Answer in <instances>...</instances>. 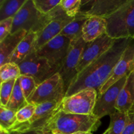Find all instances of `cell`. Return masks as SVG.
Segmentation results:
<instances>
[{
  "label": "cell",
  "instance_id": "cell-1",
  "mask_svg": "<svg viewBox=\"0 0 134 134\" xmlns=\"http://www.w3.org/2000/svg\"><path fill=\"white\" fill-rule=\"evenodd\" d=\"M133 39H116L108 51L77 75L68 88L65 97L70 96L85 89H95L98 93L112 74L115 65Z\"/></svg>",
  "mask_w": 134,
  "mask_h": 134
},
{
  "label": "cell",
  "instance_id": "cell-2",
  "mask_svg": "<svg viewBox=\"0 0 134 134\" xmlns=\"http://www.w3.org/2000/svg\"><path fill=\"white\" fill-rule=\"evenodd\" d=\"M101 125L100 119L94 115H77L57 111L47 120L42 131L54 133L73 134L79 132H94Z\"/></svg>",
  "mask_w": 134,
  "mask_h": 134
},
{
  "label": "cell",
  "instance_id": "cell-3",
  "mask_svg": "<svg viewBox=\"0 0 134 134\" xmlns=\"http://www.w3.org/2000/svg\"><path fill=\"white\" fill-rule=\"evenodd\" d=\"M105 19L106 34L110 37L134 39V0H127L117 11Z\"/></svg>",
  "mask_w": 134,
  "mask_h": 134
},
{
  "label": "cell",
  "instance_id": "cell-4",
  "mask_svg": "<svg viewBox=\"0 0 134 134\" xmlns=\"http://www.w3.org/2000/svg\"><path fill=\"white\" fill-rule=\"evenodd\" d=\"M51 11L47 14L41 13L35 8L34 0H27L13 18L11 34L19 30H26L39 34L52 20Z\"/></svg>",
  "mask_w": 134,
  "mask_h": 134
},
{
  "label": "cell",
  "instance_id": "cell-5",
  "mask_svg": "<svg viewBox=\"0 0 134 134\" xmlns=\"http://www.w3.org/2000/svg\"><path fill=\"white\" fill-rule=\"evenodd\" d=\"M65 93L64 81L59 73H57L38 85L27 99V102L36 105L46 102H62Z\"/></svg>",
  "mask_w": 134,
  "mask_h": 134
},
{
  "label": "cell",
  "instance_id": "cell-6",
  "mask_svg": "<svg viewBox=\"0 0 134 134\" xmlns=\"http://www.w3.org/2000/svg\"><path fill=\"white\" fill-rule=\"evenodd\" d=\"M95 89H85L63 99L59 109L65 113L93 115L98 99Z\"/></svg>",
  "mask_w": 134,
  "mask_h": 134
},
{
  "label": "cell",
  "instance_id": "cell-7",
  "mask_svg": "<svg viewBox=\"0 0 134 134\" xmlns=\"http://www.w3.org/2000/svg\"><path fill=\"white\" fill-rule=\"evenodd\" d=\"M70 44V39L58 35L35 51V53L47 60L53 69L58 73L69 52Z\"/></svg>",
  "mask_w": 134,
  "mask_h": 134
},
{
  "label": "cell",
  "instance_id": "cell-8",
  "mask_svg": "<svg viewBox=\"0 0 134 134\" xmlns=\"http://www.w3.org/2000/svg\"><path fill=\"white\" fill-rule=\"evenodd\" d=\"M51 13L52 14V20L37 34L33 51H37L55 37L60 35L65 26L74 19V18L69 17L65 14L60 5L51 10Z\"/></svg>",
  "mask_w": 134,
  "mask_h": 134
},
{
  "label": "cell",
  "instance_id": "cell-9",
  "mask_svg": "<svg viewBox=\"0 0 134 134\" xmlns=\"http://www.w3.org/2000/svg\"><path fill=\"white\" fill-rule=\"evenodd\" d=\"M18 65L21 75L33 77L37 85L57 73L47 60L37 56L35 51L31 52Z\"/></svg>",
  "mask_w": 134,
  "mask_h": 134
},
{
  "label": "cell",
  "instance_id": "cell-10",
  "mask_svg": "<svg viewBox=\"0 0 134 134\" xmlns=\"http://www.w3.org/2000/svg\"><path fill=\"white\" fill-rule=\"evenodd\" d=\"M86 44V43L82 38L71 41L69 52L64 60L62 67L58 72L64 81L65 92L68 90L72 81L78 74L77 65Z\"/></svg>",
  "mask_w": 134,
  "mask_h": 134
},
{
  "label": "cell",
  "instance_id": "cell-11",
  "mask_svg": "<svg viewBox=\"0 0 134 134\" xmlns=\"http://www.w3.org/2000/svg\"><path fill=\"white\" fill-rule=\"evenodd\" d=\"M116 40L105 34L93 41L86 43L77 65L78 73L108 51Z\"/></svg>",
  "mask_w": 134,
  "mask_h": 134
},
{
  "label": "cell",
  "instance_id": "cell-12",
  "mask_svg": "<svg viewBox=\"0 0 134 134\" xmlns=\"http://www.w3.org/2000/svg\"><path fill=\"white\" fill-rule=\"evenodd\" d=\"M127 77L128 76L122 78L98 97L93 115L101 119L107 115L110 116L116 111V104L118 97L126 82Z\"/></svg>",
  "mask_w": 134,
  "mask_h": 134
},
{
  "label": "cell",
  "instance_id": "cell-13",
  "mask_svg": "<svg viewBox=\"0 0 134 134\" xmlns=\"http://www.w3.org/2000/svg\"><path fill=\"white\" fill-rule=\"evenodd\" d=\"M134 71V39L119 61L115 65L112 74L107 82L102 86L98 91V95L104 93L107 89L124 77L128 76Z\"/></svg>",
  "mask_w": 134,
  "mask_h": 134
},
{
  "label": "cell",
  "instance_id": "cell-14",
  "mask_svg": "<svg viewBox=\"0 0 134 134\" xmlns=\"http://www.w3.org/2000/svg\"><path fill=\"white\" fill-rule=\"evenodd\" d=\"M126 1L127 0H94L92 1L88 10L82 14L88 17L107 18L117 11Z\"/></svg>",
  "mask_w": 134,
  "mask_h": 134
},
{
  "label": "cell",
  "instance_id": "cell-15",
  "mask_svg": "<svg viewBox=\"0 0 134 134\" xmlns=\"http://www.w3.org/2000/svg\"><path fill=\"white\" fill-rule=\"evenodd\" d=\"M27 33L26 30H19L10 34L0 42V66L10 62L16 48Z\"/></svg>",
  "mask_w": 134,
  "mask_h": 134
},
{
  "label": "cell",
  "instance_id": "cell-16",
  "mask_svg": "<svg viewBox=\"0 0 134 134\" xmlns=\"http://www.w3.org/2000/svg\"><path fill=\"white\" fill-rule=\"evenodd\" d=\"M107 32V21L105 18L98 16L88 18L82 27V38L86 43H90Z\"/></svg>",
  "mask_w": 134,
  "mask_h": 134
},
{
  "label": "cell",
  "instance_id": "cell-17",
  "mask_svg": "<svg viewBox=\"0 0 134 134\" xmlns=\"http://www.w3.org/2000/svg\"><path fill=\"white\" fill-rule=\"evenodd\" d=\"M134 105V71L127 77L126 82L119 93L116 111L128 113Z\"/></svg>",
  "mask_w": 134,
  "mask_h": 134
},
{
  "label": "cell",
  "instance_id": "cell-18",
  "mask_svg": "<svg viewBox=\"0 0 134 134\" xmlns=\"http://www.w3.org/2000/svg\"><path fill=\"white\" fill-rule=\"evenodd\" d=\"M37 37V34L30 31L19 43L13 53L10 62L19 65L31 52H33L34 43Z\"/></svg>",
  "mask_w": 134,
  "mask_h": 134
},
{
  "label": "cell",
  "instance_id": "cell-19",
  "mask_svg": "<svg viewBox=\"0 0 134 134\" xmlns=\"http://www.w3.org/2000/svg\"><path fill=\"white\" fill-rule=\"evenodd\" d=\"M88 17L79 13L74 19L65 26L60 35L66 37L71 41L79 40L82 38V27Z\"/></svg>",
  "mask_w": 134,
  "mask_h": 134
},
{
  "label": "cell",
  "instance_id": "cell-20",
  "mask_svg": "<svg viewBox=\"0 0 134 134\" xmlns=\"http://www.w3.org/2000/svg\"><path fill=\"white\" fill-rule=\"evenodd\" d=\"M27 0H1L0 1V21L14 18Z\"/></svg>",
  "mask_w": 134,
  "mask_h": 134
},
{
  "label": "cell",
  "instance_id": "cell-21",
  "mask_svg": "<svg viewBox=\"0 0 134 134\" xmlns=\"http://www.w3.org/2000/svg\"><path fill=\"white\" fill-rule=\"evenodd\" d=\"M27 103H28L27 102V100L24 97V95L22 89H21L18 79H17L16 80L15 84H14L11 96H10V99L8 102L7 105L5 107L9 109L13 110L15 112H17L22 107L26 106Z\"/></svg>",
  "mask_w": 134,
  "mask_h": 134
},
{
  "label": "cell",
  "instance_id": "cell-22",
  "mask_svg": "<svg viewBox=\"0 0 134 134\" xmlns=\"http://www.w3.org/2000/svg\"><path fill=\"white\" fill-rule=\"evenodd\" d=\"M128 120V113L116 111L110 115L108 134H122Z\"/></svg>",
  "mask_w": 134,
  "mask_h": 134
},
{
  "label": "cell",
  "instance_id": "cell-23",
  "mask_svg": "<svg viewBox=\"0 0 134 134\" xmlns=\"http://www.w3.org/2000/svg\"><path fill=\"white\" fill-rule=\"evenodd\" d=\"M17 122L16 112L0 105V130L6 132Z\"/></svg>",
  "mask_w": 134,
  "mask_h": 134
},
{
  "label": "cell",
  "instance_id": "cell-24",
  "mask_svg": "<svg viewBox=\"0 0 134 134\" xmlns=\"http://www.w3.org/2000/svg\"><path fill=\"white\" fill-rule=\"evenodd\" d=\"M21 75L19 65L12 62L7 63L0 66L1 82L17 79Z\"/></svg>",
  "mask_w": 134,
  "mask_h": 134
},
{
  "label": "cell",
  "instance_id": "cell-25",
  "mask_svg": "<svg viewBox=\"0 0 134 134\" xmlns=\"http://www.w3.org/2000/svg\"><path fill=\"white\" fill-rule=\"evenodd\" d=\"M20 85L26 100L37 87V84L33 77L21 75L18 78Z\"/></svg>",
  "mask_w": 134,
  "mask_h": 134
},
{
  "label": "cell",
  "instance_id": "cell-26",
  "mask_svg": "<svg viewBox=\"0 0 134 134\" xmlns=\"http://www.w3.org/2000/svg\"><path fill=\"white\" fill-rule=\"evenodd\" d=\"M60 5L68 16L75 18L81 11L82 0H61Z\"/></svg>",
  "mask_w": 134,
  "mask_h": 134
},
{
  "label": "cell",
  "instance_id": "cell-27",
  "mask_svg": "<svg viewBox=\"0 0 134 134\" xmlns=\"http://www.w3.org/2000/svg\"><path fill=\"white\" fill-rule=\"evenodd\" d=\"M16 80L1 82V89H0V105L6 107L8 104L10 96L13 93Z\"/></svg>",
  "mask_w": 134,
  "mask_h": 134
},
{
  "label": "cell",
  "instance_id": "cell-28",
  "mask_svg": "<svg viewBox=\"0 0 134 134\" xmlns=\"http://www.w3.org/2000/svg\"><path fill=\"white\" fill-rule=\"evenodd\" d=\"M37 105L34 103H27L26 106L16 112V119L18 123H24L29 121L34 115Z\"/></svg>",
  "mask_w": 134,
  "mask_h": 134
},
{
  "label": "cell",
  "instance_id": "cell-29",
  "mask_svg": "<svg viewBox=\"0 0 134 134\" xmlns=\"http://www.w3.org/2000/svg\"><path fill=\"white\" fill-rule=\"evenodd\" d=\"M61 3V0H34L35 8L42 14H46Z\"/></svg>",
  "mask_w": 134,
  "mask_h": 134
},
{
  "label": "cell",
  "instance_id": "cell-30",
  "mask_svg": "<svg viewBox=\"0 0 134 134\" xmlns=\"http://www.w3.org/2000/svg\"><path fill=\"white\" fill-rule=\"evenodd\" d=\"M13 18L0 21V42L11 34L13 28Z\"/></svg>",
  "mask_w": 134,
  "mask_h": 134
},
{
  "label": "cell",
  "instance_id": "cell-31",
  "mask_svg": "<svg viewBox=\"0 0 134 134\" xmlns=\"http://www.w3.org/2000/svg\"><path fill=\"white\" fill-rule=\"evenodd\" d=\"M127 113L128 120L122 134H134V105Z\"/></svg>",
  "mask_w": 134,
  "mask_h": 134
},
{
  "label": "cell",
  "instance_id": "cell-32",
  "mask_svg": "<svg viewBox=\"0 0 134 134\" xmlns=\"http://www.w3.org/2000/svg\"><path fill=\"white\" fill-rule=\"evenodd\" d=\"M43 131H30L27 132H20V133H11L9 134H41Z\"/></svg>",
  "mask_w": 134,
  "mask_h": 134
},
{
  "label": "cell",
  "instance_id": "cell-33",
  "mask_svg": "<svg viewBox=\"0 0 134 134\" xmlns=\"http://www.w3.org/2000/svg\"><path fill=\"white\" fill-rule=\"evenodd\" d=\"M73 134H92V132H76V133H74Z\"/></svg>",
  "mask_w": 134,
  "mask_h": 134
},
{
  "label": "cell",
  "instance_id": "cell-34",
  "mask_svg": "<svg viewBox=\"0 0 134 134\" xmlns=\"http://www.w3.org/2000/svg\"><path fill=\"white\" fill-rule=\"evenodd\" d=\"M41 134H54L51 131H43Z\"/></svg>",
  "mask_w": 134,
  "mask_h": 134
},
{
  "label": "cell",
  "instance_id": "cell-35",
  "mask_svg": "<svg viewBox=\"0 0 134 134\" xmlns=\"http://www.w3.org/2000/svg\"><path fill=\"white\" fill-rule=\"evenodd\" d=\"M0 134H7L5 133V132L4 130H0Z\"/></svg>",
  "mask_w": 134,
  "mask_h": 134
},
{
  "label": "cell",
  "instance_id": "cell-36",
  "mask_svg": "<svg viewBox=\"0 0 134 134\" xmlns=\"http://www.w3.org/2000/svg\"><path fill=\"white\" fill-rule=\"evenodd\" d=\"M103 134H108V131H107V130H106L105 132L104 133H103Z\"/></svg>",
  "mask_w": 134,
  "mask_h": 134
},
{
  "label": "cell",
  "instance_id": "cell-37",
  "mask_svg": "<svg viewBox=\"0 0 134 134\" xmlns=\"http://www.w3.org/2000/svg\"><path fill=\"white\" fill-rule=\"evenodd\" d=\"M54 134H60V133H54Z\"/></svg>",
  "mask_w": 134,
  "mask_h": 134
}]
</instances>
